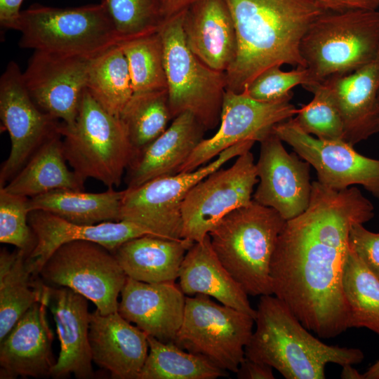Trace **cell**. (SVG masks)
Masks as SVG:
<instances>
[{"label":"cell","instance_id":"836d02e7","mask_svg":"<svg viewBox=\"0 0 379 379\" xmlns=\"http://www.w3.org/2000/svg\"><path fill=\"white\" fill-rule=\"evenodd\" d=\"M119 118L137 154L161 135L173 119L167 89L133 93Z\"/></svg>","mask_w":379,"mask_h":379},{"label":"cell","instance_id":"5bb4252c","mask_svg":"<svg viewBox=\"0 0 379 379\" xmlns=\"http://www.w3.org/2000/svg\"><path fill=\"white\" fill-rule=\"evenodd\" d=\"M0 118L11 142L8 157L1 166L2 187L47 139L58 133L60 121L35 104L25 85L22 72L14 61L7 65L0 79Z\"/></svg>","mask_w":379,"mask_h":379},{"label":"cell","instance_id":"7bdbcfd3","mask_svg":"<svg viewBox=\"0 0 379 379\" xmlns=\"http://www.w3.org/2000/svg\"><path fill=\"white\" fill-rule=\"evenodd\" d=\"M23 0H0V24L3 27L15 29Z\"/></svg>","mask_w":379,"mask_h":379},{"label":"cell","instance_id":"52a82bcc","mask_svg":"<svg viewBox=\"0 0 379 379\" xmlns=\"http://www.w3.org/2000/svg\"><path fill=\"white\" fill-rule=\"evenodd\" d=\"M15 30L21 33V48L88 59L119 44L102 3L70 8L34 4L20 11Z\"/></svg>","mask_w":379,"mask_h":379},{"label":"cell","instance_id":"83f0119b","mask_svg":"<svg viewBox=\"0 0 379 379\" xmlns=\"http://www.w3.org/2000/svg\"><path fill=\"white\" fill-rule=\"evenodd\" d=\"M84 182L68 168L62 138L57 133L47 139L1 187L8 192L32 198L55 190H84Z\"/></svg>","mask_w":379,"mask_h":379},{"label":"cell","instance_id":"277c9868","mask_svg":"<svg viewBox=\"0 0 379 379\" xmlns=\"http://www.w3.org/2000/svg\"><path fill=\"white\" fill-rule=\"evenodd\" d=\"M285 222L277 211L253 200L224 216L208 234L218 259L249 295H273L270 263Z\"/></svg>","mask_w":379,"mask_h":379},{"label":"cell","instance_id":"ba28073f","mask_svg":"<svg viewBox=\"0 0 379 379\" xmlns=\"http://www.w3.org/2000/svg\"><path fill=\"white\" fill-rule=\"evenodd\" d=\"M184 12L164 19L159 29L171 112L173 119L191 112L206 131L212 130L220 124L226 74L209 67L191 51L182 28Z\"/></svg>","mask_w":379,"mask_h":379},{"label":"cell","instance_id":"9a60e30c","mask_svg":"<svg viewBox=\"0 0 379 379\" xmlns=\"http://www.w3.org/2000/svg\"><path fill=\"white\" fill-rule=\"evenodd\" d=\"M273 132L312 166L318 181L335 190L360 185L379 200V160L358 153L344 140H325L303 131L291 118Z\"/></svg>","mask_w":379,"mask_h":379},{"label":"cell","instance_id":"f6af8a7d","mask_svg":"<svg viewBox=\"0 0 379 379\" xmlns=\"http://www.w3.org/2000/svg\"><path fill=\"white\" fill-rule=\"evenodd\" d=\"M343 371L340 376L343 379H364V374L353 368L352 364H347L342 366Z\"/></svg>","mask_w":379,"mask_h":379},{"label":"cell","instance_id":"e0dca14e","mask_svg":"<svg viewBox=\"0 0 379 379\" xmlns=\"http://www.w3.org/2000/svg\"><path fill=\"white\" fill-rule=\"evenodd\" d=\"M260 142L255 164L259 181L253 200L274 209L286 221L294 218L310 201V164L295 152L288 153L273 131Z\"/></svg>","mask_w":379,"mask_h":379},{"label":"cell","instance_id":"1f68e13d","mask_svg":"<svg viewBox=\"0 0 379 379\" xmlns=\"http://www.w3.org/2000/svg\"><path fill=\"white\" fill-rule=\"evenodd\" d=\"M149 352L138 379H215L227 375L204 357L174 342L147 335Z\"/></svg>","mask_w":379,"mask_h":379},{"label":"cell","instance_id":"603a6c76","mask_svg":"<svg viewBox=\"0 0 379 379\" xmlns=\"http://www.w3.org/2000/svg\"><path fill=\"white\" fill-rule=\"evenodd\" d=\"M323 83L340 112L344 141L354 146L379 132V51L356 71Z\"/></svg>","mask_w":379,"mask_h":379},{"label":"cell","instance_id":"4fadbf2b","mask_svg":"<svg viewBox=\"0 0 379 379\" xmlns=\"http://www.w3.org/2000/svg\"><path fill=\"white\" fill-rule=\"evenodd\" d=\"M291 99L292 94L276 101L261 102L245 92L226 91L218 130L197 145L178 173L196 170L237 142L262 141L275 125L297 114L298 109L291 102Z\"/></svg>","mask_w":379,"mask_h":379},{"label":"cell","instance_id":"3957f363","mask_svg":"<svg viewBox=\"0 0 379 379\" xmlns=\"http://www.w3.org/2000/svg\"><path fill=\"white\" fill-rule=\"evenodd\" d=\"M255 322L245 357L271 366L286 379H324L327 364L354 365L364 358L359 349L326 345L314 337L272 295L260 296Z\"/></svg>","mask_w":379,"mask_h":379},{"label":"cell","instance_id":"d6986e66","mask_svg":"<svg viewBox=\"0 0 379 379\" xmlns=\"http://www.w3.org/2000/svg\"><path fill=\"white\" fill-rule=\"evenodd\" d=\"M28 222L36 242L26 258V264L34 277H39L46 261L64 244L86 240L99 244L114 252L129 239L146 234L153 235L146 229L128 221L79 225L41 210L31 211L28 215Z\"/></svg>","mask_w":379,"mask_h":379},{"label":"cell","instance_id":"74e56055","mask_svg":"<svg viewBox=\"0 0 379 379\" xmlns=\"http://www.w3.org/2000/svg\"><path fill=\"white\" fill-rule=\"evenodd\" d=\"M29 201V197L8 192L0 187V242L15 246L27 257L36 242L28 222Z\"/></svg>","mask_w":379,"mask_h":379},{"label":"cell","instance_id":"e575fe53","mask_svg":"<svg viewBox=\"0 0 379 379\" xmlns=\"http://www.w3.org/2000/svg\"><path fill=\"white\" fill-rule=\"evenodd\" d=\"M119 44L128 62L134 93L167 89L159 31Z\"/></svg>","mask_w":379,"mask_h":379},{"label":"cell","instance_id":"cb8c5ba5","mask_svg":"<svg viewBox=\"0 0 379 379\" xmlns=\"http://www.w3.org/2000/svg\"><path fill=\"white\" fill-rule=\"evenodd\" d=\"M206 130L193 114L183 112L166 130L138 152L126 169V188H133L157 178L178 173Z\"/></svg>","mask_w":379,"mask_h":379},{"label":"cell","instance_id":"ab89813d","mask_svg":"<svg viewBox=\"0 0 379 379\" xmlns=\"http://www.w3.org/2000/svg\"><path fill=\"white\" fill-rule=\"evenodd\" d=\"M348 243L366 266L379 278V234L366 230L361 223H355L350 230Z\"/></svg>","mask_w":379,"mask_h":379},{"label":"cell","instance_id":"d6a6232c","mask_svg":"<svg viewBox=\"0 0 379 379\" xmlns=\"http://www.w3.org/2000/svg\"><path fill=\"white\" fill-rule=\"evenodd\" d=\"M342 286L350 310L349 328H366L379 335V278L350 246Z\"/></svg>","mask_w":379,"mask_h":379},{"label":"cell","instance_id":"2e32d148","mask_svg":"<svg viewBox=\"0 0 379 379\" xmlns=\"http://www.w3.org/2000/svg\"><path fill=\"white\" fill-rule=\"evenodd\" d=\"M89 61L79 56L34 51L22 77L38 107L63 124L72 125L86 88Z\"/></svg>","mask_w":379,"mask_h":379},{"label":"cell","instance_id":"bcb514c9","mask_svg":"<svg viewBox=\"0 0 379 379\" xmlns=\"http://www.w3.org/2000/svg\"><path fill=\"white\" fill-rule=\"evenodd\" d=\"M364 379H379V360L364 374Z\"/></svg>","mask_w":379,"mask_h":379},{"label":"cell","instance_id":"b9f144b4","mask_svg":"<svg viewBox=\"0 0 379 379\" xmlns=\"http://www.w3.org/2000/svg\"><path fill=\"white\" fill-rule=\"evenodd\" d=\"M236 373L239 379H274L273 368L271 366L246 357Z\"/></svg>","mask_w":379,"mask_h":379},{"label":"cell","instance_id":"4316f807","mask_svg":"<svg viewBox=\"0 0 379 379\" xmlns=\"http://www.w3.org/2000/svg\"><path fill=\"white\" fill-rule=\"evenodd\" d=\"M194 243L146 234L128 240L112 253L128 277L147 283L175 281Z\"/></svg>","mask_w":379,"mask_h":379},{"label":"cell","instance_id":"8fae6325","mask_svg":"<svg viewBox=\"0 0 379 379\" xmlns=\"http://www.w3.org/2000/svg\"><path fill=\"white\" fill-rule=\"evenodd\" d=\"M39 275L49 287H67L84 295L102 314L118 311V296L127 278L112 251L86 240L60 246Z\"/></svg>","mask_w":379,"mask_h":379},{"label":"cell","instance_id":"f35d334b","mask_svg":"<svg viewBox=\"0 0 379 379\" xmlns=\"http://www.w3.org/2000/svg\"><path fill=\"white\" fill-rule=\"evenodd\" d=\"M309 82L307 68L296 67L284 72L280 65H274L255 77L244 92L255 100L273 102L291 95L295 86H302Z\"/></svg>","mask_w":379,"mask_h":379},{"label":"cell","instance_id":"ee69618b","mask_svg":"<svg viewBox=\"0 0 379 379\" xmlns=\"http://www.w3.org/2000/svg\"><path fill=\"white\" fill-rule=\"evenodd\" d=\"M161 11L164 19L169 18L200 0H160Z\"/></svg>","mask_w":379,"mask_h":379},{"label":"cell","instance_id":"8d00e7d4","mask_svg":"<svg viewBox=\"0 0 379 379\" xmlns=\"http://www.w3.org/2000/svg\"><path fill=\"white\" fill-rule=\"evenodd\" d=\"M313 94L312 100L298 109L293 118L305 133L325 140H343V123L333 98L323 82L302 86Z\"/></svg>","mask_w":379,"mask_h":379},{"label":"cell","instance_id":"30bf717a","mask_svg":"<svg viewBox=\"0 0 379 379\" xmlns=\"http://www.w3.org/2000/svg\"><path fill=\"white\" fill-rule=\"evenodd\" d=\"M255 319L197 294L186 297L184 317L174 343L220 368L236 373L245 357Z\"/></svg>","mask_w":379,"mask_h":379},{"label":"cell","instance_id":"4dcf8cb0","mask_svg":"<svg viewBox=\"0 0 379 379\" xmlns=\"http://www.w3.org/2000/svg\"><path fill=\"white\" fill-rule=\"evenodd\" d=\"M86 88L107 111L119 117L134 93L128 62L119 44L90 59Z\"/></svg>","mask_w":379,"mask_h":379},{"label":"cell","instance_id":"7a4b0ae2","mask_svg":"<svg viewBox=\"0 0 379 379\" xmlns=\"http://www.w3.org/2000/svg\"><path fill=\"white\" fill-rule=\"evenodd\" d=\"M237 39V56L225 72L226 91L243 93L260 72L274 65L306 68L302 39L323 13L312 0H225Z\"/></svg>","mask_w":379,"mask_h":379},{"label":"cell","instance_id":"7c38bea8","mask_svg":"<svg viewBox=\"0 0 379 379\" xmlns=\"http://www.w3.org/2000/svg\"><path fill=\"white\" fill-rule=\"evenodd\" d=\"M258 181L250 150L237 157L230 167H221L199 181L182 204V238L204 240L224 216L251 203Z\"/></svg>","mask_w":379,"mask_h":379},{"label":"cell","instance_id":"60d3db41","mask_svg":"<svg viewBox=\"0 0 379 379\" xmlns=\"http://www.w3.org/2000/svg\"><path fill=\"white\" fill-rule=\"evenodd\" d=\"M324 12H343L354 9L378 10L379 0H312Z\"/></svg>","mask_w":379,"mask_h":379},{"label":"cell","instance_id":"ac0fdd59","mask_svg":"<svg viewBox=\"0 0 379 379\" xmlns=\"http://www.w3.org/2000/svg\"><path fill=\"white\" fill-rule=\"evenodd\" d=\"M49 287L0 341V378L51 376L53 335L46 318Z\"/></svg>","mask_w":379,"mask_h":379},{"label":"cell","instance_id":"484cf974","mask_svg":"<svg viewBox=\"0 0 379 379\" xmlns=\"http://www.w3.org/2000/svg\"><path fill=\"white\" fill-rule=\"evenodd\" d=\"M179 286L185 295L202 294L255 319L248 294L215 253L209 234L187 251L179 272Z\"/></svg>","mask_w":379,"mask_h":379},{"label":"cell","instance_id":"d4e9b609","mask_svg":"<svg viewBox=\"0 0 379 379\" xmlns=\"http://www.w3.org/2000/svg\"><path fill=\"white\" fill-rule=\"evenodd\" d=\"M182 28L191 51L205 65L226 72L234 61L237 39L225 0H200L185 10Z\"/></svg>","mask_w":379,"mask_h":379},{"label":"cell","instance_id":"d590c367","mask_svg":"<svg viewBox=\"0 0 379 379\" xmlns=\"http://www.w3.org/2000/svg\"><path fill=\"white\" fill-rule=\"evenodd\" d=\"M119 43L157 32L164 20L160 0H102Z\"/></svg>","mask_w":379,"mask_h":379},{"label":"cell","instance_id":"44dd1931","mask_svg":"<svg viewBox=\"0 0 379 379\" xmlns=\"http://www.w3.org/2000/svg\"><path fill=\"white\" fill-rule=\"evenodd\" d=\"M87 300L69 288L49 287L48 307L54 317L60 344L59 357L52 368L51 377L54 378H64L70 374L79 379L94 376Z\"/></svg>","mask_w":379,"mask_h":379},{"label":"cell","instance_id":"8992f818","mask_svg":"<svg viewBox=\"0 0 379 379\" xmlns=\"http://www.w3.org/2000/svg\"><path fill=\"white\" fill-rule=\"evenodd\" d=\"M300 51L309 73L308 84L356 71L379 51V11L323 13L303 36Z\"/></svg>","mask_w":379,"mask_h":379},{"label":"cell","instance_id":"9c48e42d","mask_svg":"<svg viewBox=\"0 0 379 379\" xmlns=\"http://www.w3.org/2000/svg\"><path fill=\"white\" fill-rule=\"evenodd\" d=\"M254 143L252 140L237 142L194 171L157 178L126 188L121 201L120 220L136 224L154 236L182 239L181 206L189 191L230 159L249 151Z\"/></svg>","mask_w":379,"mask_h":379},{"label":"cell","instance_id":"5b68a950","mask_svg":"<svg viewBox=\"0 0 379 379\" xmlns=\"http://www.w3.org/2000/svg\"><path fill=\"white\" fill-rule=\"evenodd\" d=\"M58 133L72 169L84 181L93 178L118 187L136 154L119 117L107 111L86 88L75 121H60Z\"/></svg>","mask_w":379,"mask_h":379},{"label":"cell","instance_id":"7402d4cb","mask_svg":"<svg viewBox=\"0 0 379 379\" xmlns=\"http://www.w3.org/2000/svg\"><path fill=\"white\" fill-rule=\"evenodd\" d=\"M89 341L93 361L112 378L138 379L149 352L147 335L118 311L91 313Z\"/></svg>","mask_w":379,"mask_h":379},{"label":"cell","instance_id":"ffe728a7","mask_svg":"<svg viewBox=\"0 0 379 379\" xmlns=\"http://www.w3.org/2000/svg\"><path fill=\"white\" fill-rule=\"evenodd\" d=\"M118 312L147 335L174 342L182 323L186 297L175 281L147 283L126 278Z\"/></svg>","mask_w":379,"mask_h":379},{"label":"cell","instance_id":"f1b7e54d","mask_svg":"<svg viewBox=\"0 0 379 379\" xmlns=\"http://www.w3.org/2000/svg\"><path fill=\"white\" fill-rule=\"evenodd\" d=\"M124 193L112 187L99 193L55 190L29 198V206L30 211L41 210L73 223L95 225L120 221Z\"/></svg>","mask_w":379,"mask_h":379},{"label":"cell","instance_id":"f546056e","mask_svg":"<svg viewBox=\"0 0 379 379\" xmlns=\"http://www.w3.org/2000/svg\"><path fill=\"white\" fill-rule=\"evenodd\" d=\"M26 258L18 248L0 253V341L34 304L42 300L46 288L29 272Z\"/></svg>","mask_w":379,"mask_h":379},{"label":"cell","instance_id":"6da1fadb","mask_svg":"<svg viewBox=\"0 0 379 379\" xmlns=\"http://www.w3.org/2000/svg\"><path fill=\"white\" fill-rule=\"evenodd\" d=\"M307 209L286 220L270 263L272 293L309 331L323 338L349 328L342 279L355 223L374 216V207L355 187L335 190L312 182Z\"/></svg>","mask_w":379,"mask_h":379}]
</instances>
